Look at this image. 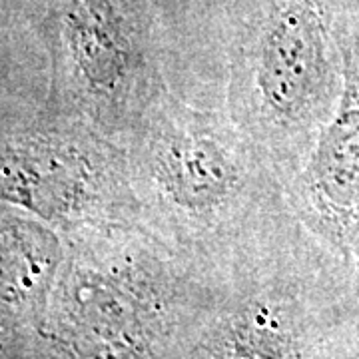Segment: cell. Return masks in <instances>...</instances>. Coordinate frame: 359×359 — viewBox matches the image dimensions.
I'll return each mask as SVG.
<instances>
[{"label":"cell","instance_id":"cell-3","mask_svg":"<svg viewBox=\"0 0 359 359\" xmlns=\"http://www.w3.org/2000/svg\"><path fill=\"white\" fill-rule=\"evenodd\" d=\"M28 116L2 122V204L60 236L140 224L124 148L80 122Z\"/></svg>","mask_w":359,"mask_h":359},{"label":"cell","instance_id":"cell-4","mask_svg":"<svg viewBox=\"0 0 359 359\" xmlns=\"http://www.w3.org/2000/svg\"><path fill=\"white\" fill-rule=\"evenodd\" d=\"M341 90L306 164L285 188V204L327 252L359 262V0L341 32Z\"/></svg>","mask_w":359,"mask_h":359},{"label":"cell","instance_id":"cell-1","mask_svg":"<svg viewBox=\"0 0 359 359\" xmlns=\"http://www.w3.org/2000/svg\"><path fill=\"white\" fill-rule=\"evenodd\" d=\"M168 92L126 144L140 224L166 244L244 245L287 210L285 188L226 102Z\"/></svg>","mask_w":359,"mask_h":359},{"label":"cell","instance_id":"cell-2","mask_svg":"<svg viewBox=\"0 0 359 359\" xmlns=\"http://www.w3.org/2000/svg\"><path fill=\"white\" fill-rule=\"evenodd\" d=\"M351 0H268L228 54L226 104L283 188L306 164L341 90Z\"/></svg>","mask_w":359,"mask_h":359}]
</instances>
